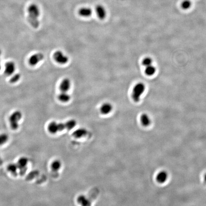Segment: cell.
Segmentation results:
<instances>
[{"label":"cell","mask_w":206,"mask_h":206,"mask_svg":"<svg viewBox=\"0 0 206 206\" xmlns=\"http://www.w3.org/2000/svg\"><path fill=\"white\" fill-rule=\"evenodd\" d=\"M77 125V122L74 119L70 120L64 123H58L56 122H52L48 126V130L51 134L63 131L64 130H70L74 128Z\"/></svg>","instance_id":"obj_1"},{"label":"cell","mask_w":206,"mask_h":206,"mask_svg":"<svg viewBox=\"0 0 206 206\" xmlns=\"http://www.w3.org/2000/svg\"><path fill=\"white\" fill-rule=\"evenodd\" d=\"M27 10L28 13L27 20L28 22L33 28L37 29L39 27L40 25L38 18L40 14V12L39 7L36 4H32L30 5Z\"/></svg>","instance_id":"obj_2"},{"label":"cell","mask_w":206,"mask_h":206,"mask_svg":"<svg viewBox=\"0 0 206 206\" xmlns=\"http://www.w3.org/2000/svg\"><path fill=\"white\" fill-rule=\"evenodd\" d=\"M22 113L19 110L14 112L10 116L9 121L10 127L14 130H17L19 127V122L22 119Z\"/></svg>","instance_id":"obj_3"},{"label":"cell","mask_w":206,"mask_h":206,"mask_svg":"<svg viewBox=\"0 0 206 206\" xmlns=\"http://www.w3.org/2000/svg\"><path fill=\"white\" fill-rule=\"evenodd\" d=\"M146 86L143 83H138L133 89L132 97L135 102H139L141 96L145 92Z\"/></svg>","instance_id":"obj_4"},{"label":"cell","mask_w":206,"mask_h":206,"mask_svg":"<svg viewBox=\"0 0 206 206\" xmlns=\"http://www.w3.org/2000/svg\"><path fill=\"white\" fill-rule=\"evenodd\" d=\"M28 162L29 160L28 158L25 157H22L18 159L16 164L19 172L20 175L21 176L24 175L26 172Z\"/></svg>","instance_id":"obj_5"},{"label":"cell","mask_w":206,"mask_h":206,"mask_svg":"<svg viewBox=\"0 0 206 206\" xmlns=\"http://www.w3.org/2000/svg\"><path fill=\"white\" fill-rule=\"evenodd\" d=\"M54 58L59 64H64L68 62V57L61 51H57L54 54Z\"/></svg>","instance_id":"obj_6"},{"label":"cell","mask_w":206,"mask_h":206,"mask_svg":"<svg viewBox=\"0 0 206 206\" xmlns=\"http://www.w3.org/2000/svg\"><path fill=\"white\" fill-rule=\"evenodd\" d=\"M45 56L41 53H36L33 54L29 59V63L31 66H35L43 60Z\"/></svg>","instance_id":"obj_7"},{"label":"cell","mask_w":206,"mask_h":206,"mask_svg":"<svg viewBox=\"0 0 206 206\" xmlns=\"http://www.w3.org/2000/svg\"><path fill=\"white\" fill-rule=\"evenodd\" d=\"M16 70V64L14 62H7L5 64L4 74L7 76H11L14 75Z\"/></svg>","instance_id":"obj_8"},{"label":"cell","mask_w":206,"mask_h":206,"mask_svg":"<svg viewBox=\"0 0 206 206\" xmlns=\"http://www.w3.org/2000/svg\"><path fill=\"white\" fill-rule=\"evenodd\" d=\"M169 178V174L165 170H162L157 174L156 180L160 184H163L167 181Z\"/></svg>","instance_id":"obj_9"},{"label":"cell","mask_w":206,"mask_h":206,"mask_svg":"<svg viewBox=\"0 0 206 206\" xmlns=\"http://www.w3.org/2000/svg\"><path fill=\"white\" fill-rule=\"evenodd\" d=\"M71 81L68 78H64L60 85V89L62 92H67L71 87Z\"/></svg>","instance_id":"obj_10"},{"label":"cell","mask_w":206,"mask_h":206,"mask_svg":"<svg viewBox=\"0 0 206 206\" xmlns=\"http://www.w3.org/2000/svg\"><path fill=\"white\" fill-rule=\"evenodd\" d=\"M7 170L14 177H17V176L18 175V168L17 164L16 163H13L9 164L7 166Z\"/></svg>","instance_id":"obj_11"},{"label":"cell","mask_w":206,"mask_h":206,"mask_svg":"<svg viewBox=\"0 0 206 206\" xmlns=\"http://www.w3.org/2000/svg\"><path fill=\"white\" fill-rule=\"evenodd\" d=\"M113 109V106L111 104L106 103L102 104L101 106L100 112L103 115L108 114Z\"/></svg>","instance_id":"obj_12"},{"label":"cell","mask_w":206,"mask_h":206,"mask_svg":"<svg viewBox=\"0 0 206 206\" xmlns=\"http://www.w3.org/2000/svg\"><path fill=\"white\" fill-rule=\"evenodd\" d=\"M88 134V131L85 128H79L74 131L73 133V136L77 138L85 137Z\"/></svg>","instance_id":"obj_13"},{"label":"cell","mask_w":206,"mask_h":206,"mask_svg":"<svg viewBox=\"0 0 206 206\" xmlns=\"http://www.w3.org/2000/svg\"><path fill=\"white\" fill-rule=\"evenodd\" d=\"M96 12L98 16L100 19H104L106 16V11L104 7L100 5L97 6L96 7Z\"/></svg>","instance_id":"obj_14"},{"label":"cell","mask_w":206,"mask_h":206,"mask_svg":"<svg viewBox=\"0 0 206 206\" xmlns=\"http://www.w3.org/2000/svg\"><path fill=\"white\" fill-rule=\"evenodd\" d=\"M78 203L81 206H91V203L87 198L85 196L81 195L77 199Z\"/></svg>","instance_id":"obj_15"},{"label":"cell","mask_w":206,"mask_h":206,"mask_svg":"<svg viewBox=\"0 0 206 206\" xmlns=\"http://www.w3.org/2000/svg\"><path fill=\"white\" fill-rule=\"evenodd\" d=\"M140 121L142 125L144 127L149 126L151 123L150 118L146 114H143L141 116Z\"/></svg>","instance_id":"obj_16"},{"label":"cell","mask_w":206,"mask_h":206,"mask_svg":"<svg viewBox=\"0 0 206 206\" xmlns=\"http://www.w3.org/2000/svg\"><path fill=\"white\" fill-rule=\"evenodd\" d=\"M78 14L80 16L83 17H88L90 16L92 14V10L89 8L85 7L79 9Z\"/></svg>","instance_id":"obj_17"},{"label":"cell","mask_w":206,"mask_h":206,"mask_svg":"<svg viewBox=\"0 0 206 206\" xmlns=\"http://www.w3.org/2000/svg\"><path fill=\"white\" fill-rule=\"evenodd\" d=\"M71 96L67 92H62L59 95L58 99L60 101L63 103L68 102L70 100Z\"/></svg>","instance_id":"obj_18"},{"label":"cell","mask_w":206,"mask_h":206,"mask_svg":"<svg viewBox=\"0 0 206 206\" xmlns=\"http://www.w3.org/2000/svg\"><path fill=\"white\" fill-rule=\"evenodd\" d=\"M156 72V67H154V66H153L152 64L146 67L145 70V74L148 76H152V75H154L155 74Z\"/></svg>","instance_id":"obj_19"},{"label":"cell","mask_w":206,"mask_h":206,"mask_svg":"<svg viewBox=\"0 0 206 206\" xmlns=\"http://www.w3.org/2000/svg\"><path fill=\"white\" fill-rule=\"evenodd\" d=\"M9 140V136L6 133L0 134V146L6 143Z\"/></svg>","instance_id":"obj_20"},{"label":"cell","mask_w":206,"mask_h":206,"mask_svg":"<svg viewBox=\"0 0 206 206\" xmlns=\"http://www.w3.org/2000/svg\"><path fill=\"white\" fill-rule=\"evenodd\" d=\"M61 167V163L58 160H56L53 162L51 164V169L54 171H58Z\"/></svg>","instance_id":"obj_21"},{"label":"cell","mask_w":206,"mask_h":206,"mask_svg":"<svg viewBox=\"0 0 206 206\" xmlns=\"http://www.w3.org/2000/svg\"><path fill=\"white\" fill-rule=\"evenodd\" d=\"M21 74L19 73H16L14 74L12 77H11L10 79V83L11 84H15L16 83L18 82L21 79Z\"/></svg>","instance_id":"obj_22"},{"label":"cell","mask_w":206,"mask_h":206,"mask_svg":"<svg viewBox=\"0 0 206 206\" xmlns=\"http://www.w3.org/2000/svg\"><path fill=\"white\" fill-rule=\"evenodd\" d=\"M152 62H153V61H152V59L150 57H148L144 59L143 61H142V64L144 66L146 67L148 66H150L152 64Z\"/></svg>","instance_id":"obj_23"},{"label":"cell","mask_w":206,"mask_h":206,"mask_svg":"<svg viewBox=\"0 0 206 206\" xmlns=\"http://www.w3.org/2000/svg\"><path fill=\"white\" fill-rule=\"evenodd\" d=\"M181 5H182V7L184 9H188L190 7L191 5V3L189 1L186 0V1H183Z\"/></svg>","instance_id":"obj_24"},{"label":"cell","mask_w":206,"mask_h":206,"mask_svg":"<svg viewBox=\"0 0 206 206\" xmlns=\"http://www.w3.org/2000/svg\"><path fill=\"white\" fill-rule=\"evenodd\" d=\"M3 164V160L1 159V157L0 156V166H1Z\"/></svg>","instance_id":"obj_25"},{"label":"cell","mask_w":206,"mask_h":206,"mask_svg":"<svg viewBox=\"0 0 206 206\" xmlns=\"http://www.w3.org/2000/svg\"><path fill=\"white\" fill-rule=\"evenodd\" d=\"M204 180L205 181V182L206 183V174H205V175H204Z\"/></svg>","instance_id":"obj_26"},{"label":"cell","mask_w":206,"mask_h":206,"mask_svg":"<svg viewBox=\"0 0 206 206\" xmlns=\"http://www.w3.org/2000/svg\"><path fill=\"white\" fill-rule=\"evenodd\" d=\"M1 68V61H0V70Z\"/></svg>","instance_id":"obj_27"},{"label":"cell","mask_w":206,"mask_h":206,"mask_svg":"<svg viewBox=\"0 0 206 206\" xmlns=\"http://www.w3.org/2000/svg\"><path fill=\"white\" fill-rule=\"evenodd\" d=\"M1 53H2V52H1V50L0 49V56H1Z\"/></svg>","instance_id":"obj_28"}]
</instances>
